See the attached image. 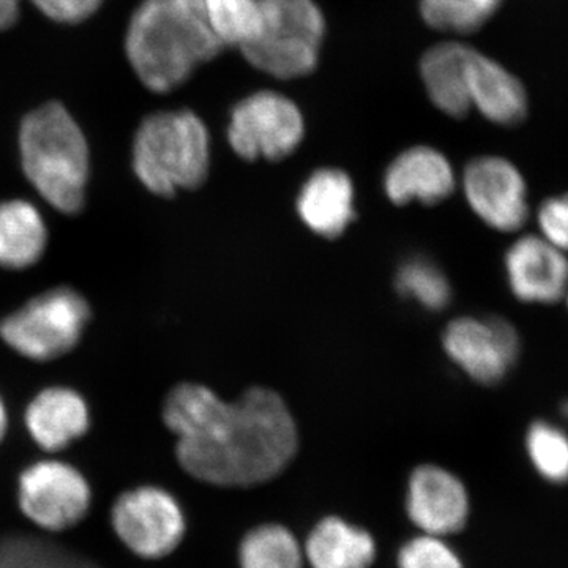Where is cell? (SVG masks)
<instances>
[{"mask_svg":"<svg viewBox=\"0 0 568 568\" xmlns=\"http://www.w3.org/2000/svg\"><path fill=\"white\" fill-rule=\"evenodd\" d=\"M163 420L178 436L183 469L216 487L264 484L298 447L293 414L271 388L253 387L227 403L201 384H181L164 399Z\"/></svg>","mask_w":568,"mask_h":568,"instance_id":"1","label":"cell"},{"mask_svg":"<svg viewBox=\"0 0 568 568\" xmlns=\"http://www.w3.org/2000/svg\"><path fill=\"white\" fill-rule=\"evenodd\" d=\"M223 50L203 0H142L126 26V59L142 85L155 93L182 88Z\"/></svg>","mask_w":568,"mask_h":568,"instance_id":"2","label":"cell"},{"mask_svg":"<svg viewBox=\"0 0 568 568\" xmlns=\"http://www.w3.org/2000/svg\"><path fill=\"white\" fill-rule=\"evenodd\" d=\"M21 166L40 196L55 211L77 215L84 207L91 152L81 126L62 103L26 114L18 134Z\"/></svg>","mask_w":568,"mask_h":568,"instance_id":"3","label":"cell"},{"mask_svg":"<svg viewBox=\"0 0 568 568\" xmlns=\"http://www.w3.org/2000/svg\"><path fill=\"white\" fill-rule=\"evenodd\" d=\"M138 181L160 197L203 185L211 170V133L196 112L159 111L148 115L133 138Z\"/></svg>","mask_w":568,"mask_h":568,"instance_id":"4","label":"cell"},{"mask_svg":"<svg viewBox=\"0 0 568 568\" xmlns=\"http://www.w3.org/2000/svg\"><path fill=\"white\" fill-rule=\"evenodd\" d=\"M261 28L242 48L246 63L278 81H295L315 73L327 20L316 0H260Z\"/></svg>","mask_w":568,"mask_h":568,"instance_id":"5","label":"cell"},{"mask_svg":"<svg viewBox=\"0 0 568 568\" xmlns=\"http://www.w3.org/2000/svg\"><path fill=\"white\" fill-rule=\"evenodd\" d=\"M91 316V305L77 290L54 287L7 316L0 336L22 357L50 362L77 347Z\"/></svg>","mask_w":568,"mask_h":568,"instance_id":"6","label":"cell"},{"mask_svg":"<svg viewBox=\"0 0 568 568\" xmlns=\"http://www.w3.org/2000/svg\"><path fill=\"white\" fill-rule=\"evenodd\" d=\"M305 129L304 112L291 97L263 89L234 104L227 141L235 155L246 162H280L297 151Z\"/></svg>","mask_w":568,"mask_h":568,"instance_id":"7","label":"cell"},{"mask_svg":"<svg viewBox=\"0 0 568 568\" xmlns=\"http://www.w3.org/2000/svg\"><path fill=\"white\" fill-rule=\"evenodd\" d=\"M112 525L134 555L148 559L170 555L185 534V517L178 500L156 487L123 493L112 508Z\"/></svg>","mask_w":568,"mask_h":568,"instance_id":"8","label":"cell"},{"mask_svg":"<svg viewBox=\"0 0 568 568\" xmlns=\"http://www.w3.org/2000/svg\"><path fill=\"white\" fill-rule=\"evenodd\" d=\"M443 343L448 357L484 386L506 379L521 351L517 328L499 316L458 317L447 325Z\"/></svg>","mask_w":568,"mask_h":568,"instance_id":"9","label":"cell"},{"mask_svg":"<svg viewBox=\"0 0 568 568\" xmlns=\"http://www.w3.org/2000/svg\"><path fill=\"white\" fill-rule=\"evenodd\" d=\"M462 185L469 207L491 230L518 233L528 223V183L510 160L497 155L470 160Z\"/></svg>","mask_w":568,"mask_h":568,"instance_id":"10","label":"cell"},{"mask_svg":"<svg viewBox=\"0 0 568 568\" xmlns=\"http://www.w3.org/2000/svg\"><path fill=\"white\" fill-rule=\"evenodd\" d=\"M91 504V488L80 470L67 463H36L20 478V506L40 528L63 530L77 525Z\"/></svg>","mask_w":568,"mask_h":568,"instance_id":"11","label":"cell"},{"mask_svg":"<svg viewBox=\"0 0 568 568\" xmlns=\"http://www.w3.org/2000/svg\"><path fill=\"white\" fill-rule=\"evenodd\" d=\"M508 286L518 301L555 305L566 297L568 254L540 234L523 235L506 254Z\"/></svg>","mask_w":568,"mask_h":568,"instance_id":"12","label":"cell"},{"mask_svg":"<svg viewBox=\"0 0 568 568\" xmlns=\"http://www.w3.org/2000/svg\"><path fill=\"white\" fill-rule=\"evenodd\" d=\"M407 514L428 536H450L466 526L469 495L462 480L443 467L420 466L409 478Z\"/></svg>","mask_w":568,"mask_h":568,"instance_id":"13","label":"cell"},{"mask_svg":"<svg viewBox=\"0 0 568 568\" xmlns=\"http://www.w3.org/2000/svg\"><path fill=\"white\" fill-rule=\"evenodd\" d=\"M457 186L454 168L443 152L429 145H414L399 153L384 174L388 200L398 205L420 201L436 204L447 200Z\"/></svg>","mask_w":568,"mask_h":568,"instance_id":"14","label":"cell"},{"mask_svg":"<svg viewBox=\"0 0 568 568\" xmlns=\"http://www.w3.org/2000/svg\"><path fill=\"white\" fill-rule=\"evenodd\" d=\"M476 48L459 40L439 41L422 54L418 73L426 97L437 111L452 119H465L473 111L469 100V69Z\"/></svg>","mask_w":568,"mask_h":568,"instance_id":"15","label":"cell"},{"mask_svg":"<svg viewBox=\"0 0 568 568\" xmlns=\"http://www.w3.org/2000/svg\"><path fill=\"white\" fill-rule=\"evenodd\" d=\"M469 100L473 110L499 126H517L529 114L528 91L517 74L478 50L470 59Z\"/></svg>","mask_w":568,"mask_h":568,"instance_id":"16","label":"cell"},{"mask_svg":"<svg viewBox=\"0 0 568 568\" xmlns=\"http://www.w3.org/2000/svg\"><path fill=\"white\" fill-rule=\"evenodd\" d=\"M355 190L349 175L338 168H321L302 186L297 212L317 235L335 239L355 219Z\"/></svg>","mask_w":568,"mask_h":568,"instance_id":"17","label":"cell"},{"mask_svg":"<svg viewBox=\"0 0 568 568\" xmlns=\"http://www.w3.org/2000/svg\"><path fill=\"white\" fill-rule=\"evenodd\" d=\"M26 426L43 450L58 452L88 433L91 413L73 388L48 387L29 403Z\"/></svg>","mask_w":568,"mask_h":568,"instance_id":"18","label":"cell"},{"mask_svg":"<svg viewBox=\"0 0 568 568\" xmlns=\"http://www.w3.org/2000/svg\"><path fill=\"white\" fill-rule=\"evenodd\" d=\"M48 245V227L39 209L24 200L0 203V265L24 271L41 260Z\"/></svg>","mask_w":568,"mask_h":568,"instance_id":"19","label":"cell"},{"mask_svg":"<svg viewBox=\"0 0 568 568\" xmlns=\"http://www.w3.org/2000/svg\"><path fill=\"white\" fill-rule=\"evenodd\" d=\"M305 558L312 568H369L376 545L366 530L339 518H325L310 534Z\"/></svg>","mask_w":568,"mask_h":568,"instance_id":"20","label":"cell"},{"mask_svg":"<svg viewBox=\"0 0 568 568\" xmlns=\"http://www.w3.org/2000/svg\"><path fill=\"white\" fill-rule=\"evenodd\" d=\"M504 0H418L426 28L440 33L469 36L484 29Z\"/></svg>","mask_w":568,"mask_h":568,"instance_id":"21","label":"cell"},{"mask_svg":"<svg viewBox=\"0 0 568 568\" xmlns=\"http://www.w3.org/2000/svg\"><path fill=\"white\" fill-rule=\"evenodd\" d=\"M304 551L283 526L264 525L250 530L241 544V568H304Z\"/></svg>","mask_w":568,"mask_h":568,"instance_id":"22","label":"cell"},{"mask_svg":"<svg viewBox=\"0 0 568 568\" xmlns=\"http://www.w3.org/2000/svg\"><path fill=\"white\" fill-rule=\"evenodd\" d=\"M205 18L223 48L241 51L261 28L260 0H203Z\"/></svg>","mask_w":568,"mask_h":568,"instance_id":"23","label":"cell"},{"mask_svg":"<svg viewBox=\"0 0 568 568\" xmlns=\"http://www.w3.org/2000/svg\"><path fill=\"white\" fill-rule=\"evenodd\" d=\"M526 452L538 476L549 484L568 481V433L566 429L538 420L529 426Z\"/></svg>","mask_w":568,"mask_h":568,"instance_id":"24","label":"cell"},{"mask_svg":"<svg viewBox=\"0 0 568 568\" xmlns=\"http://www.w3.org/2000/svg\"><path fill=\"white\" fill-rule=\"evenodd\" d=\"M396 290L403 297L416 298L425 308L439 312L450 302V284L444 272L426 257H410L396 274Z\"/></svg>","mask_w":568,"mask_h":568,"instance_id":"25","label":"cell"},{"mask_svg":"<svg viewBox=\"0 0 568 568\" xmlns=\"http://www.w3.org/2000/svg\"><path fill=\"white\" fill-rule=\"evenodd\" d=\"M399 568H465L454 551L440 537L425 536L407 541L398 556Z\"/></svg>","mask_w":568,"mask_h":568,"instance_id":"26","label":"cell"},{"mask_svg":"<svg viewBox=\"0 0 568 568\" xmlns=\"http://www.w3.org/2000/svg\"><path fill=\"white\" fill-rule=\"evenodd\" d=\"M538 234L568 254V192L548 197L537 211Z\"/></svg>","mask_w":568,"mask_h":568,"instance_id":"27","label":"cell"},{"mask_svg":"<svg viewBox=\"0 0 568 568\" xmlns=\"http://www.w3.org/2000/svg\"><path fill=\"white\" fill-rule=\"evenodd\" d=\"M33 7L48 20L59 24H80L100 9L104 0H31Z\"/></svg>","mask_w":568,"mask_h":568,"instance_id":"28","label":"cell"},{"mask_svg":"<svg viewBox=\"0 0 568 568\" xmlns=\"http://www.w3.org/2000/svg\"><path fill=\"white\" fill-rule=\"evenodd\" d=\"M22 0H0V32L9 31L21 14Z\"/></svg>","mask_w":568,"mask_h":568,"instance_id":"29","label":"cell"},{"mask_svg":"<svg viewBox=\"0 0 568 568\" xmlns=\"http://www.w3.org/2000/svg\"><path fill=\"white\" fill-rule=\"evenodd\" d=\"M7 428H9V416H7L6 405H3L2 398H0V440L6 436Z\"/></svg>","mask_w":568,"mask_h":568,"instance_id":"30","label":"cell"},{"mask_svg":"<svg viewBox=\"0 0 568 568\" xmlns=\"http://www.w3.org/2000/svg\"><path fill=\"white\" fill-rule=\"evenodd\" d=\"M562 410H564V417L568 418V402L566 403V405H564Z\"/></svg>","mask_w":568,"mask_h":568,"instance_id":"31","label":"cell"},{"mask_svg":"<svg viewBox=\"0 0 568 568\" xmlns=\"http://www.w3.org/2000/svg\"><path fill=\"white\" fill-rule=\"evenodd\" d=\"M564 302H566V305L568 308V284H567L566 297H564Z\"/></svg>","mask_w":568,"mask_h":568,"instance_id":"32","label":"cell"}]
</instances>
